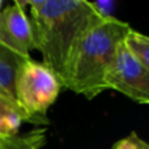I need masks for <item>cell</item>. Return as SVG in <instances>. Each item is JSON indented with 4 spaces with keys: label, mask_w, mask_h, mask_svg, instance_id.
<instances>
[{
    "label": "cell",
    "mask_w": 149,
    "mask_h": 149,
    "mask_svg": "<svg viewBox=\"0 0 149 149\" xmlns=\"http://www.w3.org/2000/svg\"><path fill=\"white\" fill-rule=\"evenodd\" d=\"M34 46L42 63L67 88L71 65L86 33L102 20L89 1L31 0L26 1Z\"/></svg>",
    "instance_id": "6da1fadb"
},
{
    "label": "cell",
    "mask_w": 149,
    "mask_h": 149,
    "mask_svg": "<svg viewBox=\"0 0 149 149\" xmlns=\"http://www.w3.org/2000/svg\"><path fill=\"white\" fill-rule=\"evenodd\" d=\"M131 26L115 17L102 18L80 45L71 65L67 89L93 100L106 90L105 76L113 62L115 50Z\"/></svg>",
    "instance_id": "7a4b0ae2"
},
{
    "label": "cell",
    "mask_w": 149,
    "mask_h": 149,
    "mask_svg": "<svg viewBox=\"0 0 149 149\" xmlns=\"http://www.w3.org/2000/svg\"><path fill=\"white\" fill-rule=\"evenodd\" d=\"M62 84L43 63L31 58L22 63L16 79V101L24 109L31 124L47 126V111L55 103Z\"/></svg>",
    "instance_id": "3957f363"
},
{
    "label": "cell",
    "mask_w": 149,
    "mask_h": 149,
    "mask_svg": "<svg viewBox=\"0 0 149 149\" xmlns=\"http://www.w3.org/2000/svg\"><path fill=\"white\" fill-rule=\"evenodd\" d=\"M105 85L106 89L116 90L140 105L149 103V70L130 54L123 42L115 50Z\"/></svg>",
    "instance_id": "277c9868"
},
{
    "label": "cell",
    "mask_w": 149,
    "mask_h": 149,
    "mask_svg": "<svg viewBox=\"0 0 149 149\" xmlns=\"http://www.w3.org/2000/svg\"><path fill=\"white\" fill-rule=\"evenodd\" d=\"M25 7L26 1H16L0 10V41L20 55L30 58V51L36 50V46Z\"/></svg>",
    "instance_id": "5b68a950"
},
{
    "label": "cell",
    "mask_w": 149,
    "mask_h": 149,
    "mask_svg": "<svg viewBox=\"0 0 149 149\" xmlns=\"http://www.w3.org/2000/svg\"><path fill=\"white\" fill-rule=\"evenodd\" d=\"M25 58L0 41V93L16 100V79Z\"/></svg>",
    "instance_id": "8992f818"
},
{
    "label": "cell",
    "mask_w": 149,
    "mask_h": 149,
    "mask_svg": "<svg viewBox=\"0 0 149 149\" xmlns=\"http://www.w3.org/2000/svg\"><path fill=\"white\" fill-rule=\"evenodd\" d=\"M22 123H31V119L17 101L0 93V139L17 136Z\"/></svg>",
    "instance_id": "52a82bcc"
},
{
    "label": "cell",
    "mask_w": 149,
    "mask_h": 149,
    "mask_svg": "<svg viewBox=\"0 0 149 149\" xmlns=\"http://www.w3.org/2000/svg\"><path fill=\"white\" fill-rule=\"evenodd\" d=\"M46 143V130L37 128L22 136L0 139V149H41Z\"/></svg>",
    "instance_id": "ba28073f"
},
{
    "label": "cell",
    "mask_w": 149,
    "mask_h": 149,
    "mask_svg": "<svg viewBox=\"0 0 149 149\" xmlns=\"http://www.w3.org/2000/svg\"><path fill=\"white\" fill-rule=\"evenodd\" d=\"M123 45L135 59H137L149 70V38L147 36L131 28V30L124 37Z\"/></svg>",
    "instance_id": "9c48e42d"
},
{
    "label": "cell",
    "mask_w": 149,
    "mask_h": 149,
    "mask_svg": "<svg viewBox=\"0 0 149 149\" xmlns=\"http://www.w3.org/2000/svg\"><path fill=\"white\" fill-rule=\"evenodd\" d=\"M111 149H149V145L136 132L132 131L128 136L118 140Z\"/></svg>",
    "instance_id": "30bf717a"
},
{
    "label": "cell",
    "mask_w": 149,
    "mask_h": 149,
    "mask_svg": "<svg viewBox=\"0 0 149 149\" xmlns=\"http://www.w3.org/2000/svg\"><path fill=\"white\" fill-rule=\"evenodd\" d=\"M89 4L100 17L102 18L113 17L111 16V10H113L114 7L113 1H89Z\"/></svg>",
    "instance_id": "8fae6325"
},
{
    "label": "cell",
    "mask_w": 149,
    "mask_h": 149,
    "mask_svg": "<svg viewBox=\"0 0 149 149\" xmlns=\"http://www.w3.org/2000/svg\"><path fill=\"white\" fill-rule=\"evenodd\" d=\"M1 7H3V1L0 0V10H1Z\"/></svg>",
    "instance_id": "7c38bea8"
}]
</instances>
